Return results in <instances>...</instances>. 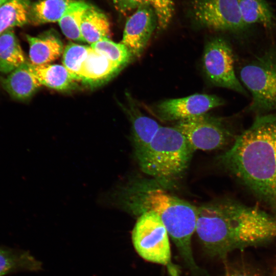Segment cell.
I'll return each instance as SVG.
<instances>
[{
  "mask_svg": "<svg viewBox=\"0 0 276 276\" xmlns=\"http://www.w3.org/2000/svg\"><path fill=\"white\" fill-rule=\"evenodd\" d=\"M195 232L211 256L276 238V216L223 200L197 208Z\"/></svg>",
  "mask_w": 276,
  "mask_h": 276,
  "instance_id": "cell-1",
  "label": "cell"
},
{
  "mask_svg": "<svg viewBox=\"0 0 276 276\" xmlns=\"http://www.w3.org/2000/svg\"><path fill=\"white\" fill-rule=\"evenodd\" d=\"M219 158L276 215L275 113L257 116Z\"/></svg>",
  "mask_w": 276,
  "mask_h": 276,
  "instance_id": "cell-2",
  "label": "cell"
},
{
  "mask_svg": "<svg viewBox=\"0 0 276 276\" xmlns=\"http://www.w3.org/2000/svg\"><path fill=\"white\" fill-rule=\"evenodd\" d=\"M164 186L154 179L132 181L117 189L111 198L117 206L133 215L139 216L149 211L157 214L185 261L196 270L191 240L197 208L169 193Z\"/></svg>",
  "mask_w": 276,
  "mask_h": 276,
  "instance_id": "cell-3",
  "label": "cell"
},
{
  "mask_svg": "<svg viewBox=\"0 0 276 276\" xmlns=\"http://www.w3.org/2000/svg\"><path fill=\"white\" fill-rule=\"evenodd\" d=\"M194 152L177 128L160 126L147 149L136 158L144 173L166 186L183 174Z\"/></svg>",
  "mask_w": 276,
  "mask_h": 276,
  "instance_id": "cell-4",
  "label": "cell"
},
{
  "mask_svg": "<svg viewBox=\"0 0 276 276\" xmlns=\"http://www.w3.org/2000/svg\"><path fill=\"white\" fill-rule=\"evenodd\" d=\"M239 78L251 95L248 111L257 116L276 111V47H270L243 65Z\"/></svg>",
  "mask_w": 276,
  "mask_h": 276,
  "instance_id": "cell-5",
  "label": "cell"
},
{
  "mask_svg": "<svg viewBox=\"0 0 276 276\" xmlns=\"http://www.w3.org/2000/svg\"><path fill=\"white\" fill-rule=\"evenodd\" d=\"M167 230L154 212L139 216L132 232V241L137 253L144 260L170 267L171 248Z\"/></svg>",
  "mask_w": 276,
  "mask_h": 276,
  "instance_id": "cell-6",
  "label": "cell"
},
{
  "mask_svg": "<svg viewBox=\"0 0 276 276\" xmlns=\"http://www.w3.org/2000/svg\"><path fill=\"white\" fill-rule=\"evenodd\" d=\"M203 64L207 77L214 85L248 95L235 74L233 50L225 40L217 37L207 43Z\"/></svg>",
  "mask_w": 276,
  "mask_h": 276,
  "instance_id": "cell-7",
  "label": "cell"
},
{
  "mask_svg": "<svg viewBox=\"0 0 276 276\" xmlns=\"http://www.w3.org/2000/svg\"><path fill=\"white\" fill-rule=\"evenodd\" d=\"M174 127L183 134L194 151L220 148L232 137L222 119L206 113L177 121Z\"/></svg>",
  "mask_w": 276,
  "mask_h": 276,
  "instance_id": "cell-8",
  "label": "cell"
},
{
  "mask_svg": "<svg viewBox=\"0 0 276 276\" xmlns=\"http://www.w3.org/2000/svg\"><path fill=\"white\" fill-rule=\"evenodd\" d=\"M191 13L198 24L212 29L240 32L247 28L237 0H193Z\"/></svg>",
  "mask_w": 276,
  "mask_h": 276,
  "instance_id": "cell-9",
  "label": "cell"
},
{
  "mask_svg": "<svg viewBox=\"0 0 276 276\" xmlns=\"http://www.w3.org/2000/svg\"><path fill=\"white\" fill-rule=\"evenodd\" d=\"M223 104V100L217 96L196 94L161 101L154 106L153 112L161 120L179 121L205 114Z\"/></svg>",
  "mask_w": 276,
  "mask_h": 276,
  "instance_id": "cell-10",
  "label": "cell"
},
{
  "mask_svg": "<svg viewBox=\"0 0 276 276\" xmlns=\"http://www.w3.org/2000/svg\"><path fill=\"white\" fill-rule=\"evenodd\" d=\"M157 27L153 8L149 5L140 6L127 20L121 43L128 49L132 57H140Z\"/></svg>",
  "mask_w": 276,
  "mask_h": 276,
  "instance_id": "cell-11",
  "label": "cell"
},
{
  "mask_svg": "<svg viewBox=\"0 0 276 276\" xmlns=\"http://www.w3.org/2000/svg\"><path fill=\"white\" fill-rule=\"evenodd\" d=\"M122 68L90 46L80 67V81L90 86H97L111 79Z\"/></svg>",
  "mask_w": 276,
  "mask_h": 276,
  "instance_id": "cell-12",
  "label": "cell"
},
{
  "mask_svg": "<svg viewBox=\"0 0 276 276\" xmlns=\"http://www.w3.org/2000/svg\"><path fill=\"white\" fill-rule=\"evenodd\" d=\"M0 82L13 99L21 101L30 99L41 86L32 71L31 63L26 61L7 77H1Z\"/></svg>",
  "mask_w": 276,
  "mask_h": 276,
  "instance_id": "cell-13",
  "label": "cell"
},
{
  "mask_svg": "<svg viewBox=\"0 0 276 276\" xmlns=\"http://www.w3.org/2000/svg\"><path fill=\"white\" fill-rule=\"evenodd\" d=\"M26 36L29 44L30 63L33 65L49 64L62 54V41L54 31H48L37 37Z\"/></svg>",
  "mask_w": 276,
  "mask_h": 276,
  "instance_id": "cell-14",
  "label": "cell"
},
{
  "mask_svg": "<svg viewBox=\"0 0 276 276\" xmlns=\"http://www.w3.org/2000/svg\"><path fill=\"white\" fill-rule=\"evenodd\" d=\"M129 104L127 112L131 122L132 137L136 158L147 149L160 126L154 119L142 113L133 104Z\"/></svg>",
  "mask_w": 276,
  "mask_h": 276,
  "instance_id": "cell-15",
  "label": "cell"
},
{
  "mask_svg": "<svg viewBox=\"0 0 276 276\" xmlns=\"http://www.w3.org/2000/svg\"><path fill=\"white\" fill-rule=\"evenodd\" d=\"M31 68L41 85L56 90L71 89L78 81L63 65H34L31 63Z\"/></svg>",
  "mask_w": 276,
  "mask_h": 276,
  "instance_id": "cell-16",
  "label": "cell"
},
{
  "mask_svg": "<svg viewBox=\"0 0 276 276\" xmlns=\"http://www.w3.org/2000/svg\"><path fill=\"white\" fill-rule=\"evenodd\" d=\"M110 25L106 15L91 5L82 18L80 32L83 41L91 44L110 35Z\"/></svg>",
  "mask_w": 276,
  "mask_h": 276,
  "instance_id": "cell-17",
  "label": "cell"
},
{
  "mask_svg": "<svg viewBox=\"0 0 276 276\" xmlns=\"http://www.w3.org/2000/svg\"><path fill=\"white\" fill-rule=\"evenodd\" d=\"M116 9L125 13L143 5L151 6L155 11L158 30L167 28L171 22L174 10L173 0H112Z\"/></svg>",
  "mask_w": 276,
  "mask_h": 276,
  "instance_id": "cell-18",
  "label": "cell"
},
{
  "mask_svg": "<svg viewBox=\"0 0 276 276\" xmlns=\"http://www.w3.org/2000/svg\"><path fill=\"white\" fill-rule=\"evenodd\" d=\"M26 62L25 55L13 28L0 35V72L9 74Z\"/></svg>",
  "mask_w": 276,
  "mask_h": 276,
  "instance_id": "cell-19",
  "label": "cell"
},
{
  "mask_svg": "<svg viewBox=\"0 0 276 276\" xmlns=\"http://www.w3.org/2000/svg\"><path fill=\"white\" fill-rule=\"evenodd\" d=\"M78 0H41L31 6L28 22L34 25L58 21L69 5Z\"/></svg>",
  "mask_w": 276,
  "mask_h": 276,
  "instance_id": "cell-20",
  "label": "cell"
},
{
  "mask_svg": "<svg viewBox=\"0 0 276 276\" xmlns=\"http://www.w3.org/2000/svg\"><path fill=\"white\" fill-rule=\"evenodd\" d=\"M242 20L248 27L258 24L271 29L275 17L270 6L265 0H237Z\"/></svg>",
  "mask_w": 276,
  "mask_h": 276,
  "instance_id": "cell-21",
  "label": "cell"
},
{
  "mask_svg": "<svg viewBox=\"0 0 276 276\" xmlns=\"http://www.w3.org/2000/svg\"><path fill=\"white\" fill-rule=\"evenodd\" d=\"M29 0H8L0 6V35L9 29L28 22Z\"/></svg>",
  "mask_w": 276,
  "mask_h": 276,
  "instance_id": "cell-22",
  "label": "cell"
},
{
  "mask_svg": "<svg viewBox=\"0 0 276 276\" xmlns=\"http://www.w3.org/2000/svg\"><path fill=\"white\" fill-rule=\"evenodd\" d=\"M89 5L83 1L72 3L58 21L62 33L68 38L82 41L80 25L82 16Z\"/></svg>",
  "mask_w": 276,
  "mask_h": 276,
  "instance_id": "cell-23",
  "label": "cell"
},
{
  "mask_svg": "<svg viewBox=\"0 0 276 276\" xmlns=\"http://www.w3.org/2000/svg\"><path fill=\"white\" fill-rule=\"evenodd\" d=\"M90 46L122 67H125L133 58L130 52L124 44L121 42H115L108 38L101 39Z\"/></svg>",
  "mask_w": 276,
  "mask_h": 276,
  "instance_id": "cell-24",
  "label": "cell"
},
{
  "mask_svg": "<svg viewBox=\"0 0 276 276\" xmlns=\"http://www.w3.org/2000/svg\"><path fill=\"white\" fill-rule=\"evenodd\" d=\"M90 46L70 42L65 48L62 56L63 65L78 81L82 63L85 58Z\"/></svg>",
  "mask_w": 276,
  "mask_h": 276,
  "instance_id": "cell-25",
  "label": "cell"
},
{
  "mask_svg": "<svg viewBox=\"0 0 276 276\" xmlns=\"http://www.w3.org/2000/svg\"><path fill=\"white\" fill-rule=\"evenodd\" d=\"M16 264L14 256L10 252L0 248V276L7 273Z\"/></svg>",
  "mask_w": 276,
  "mask_h": 276,
  "instance_id": "cell-26",
  "label": "cell"
},
{
  "mask_svg": "<svg viewBox=\"0 0 276 276\" xmlns=\"http://www.w3.org/2000/svg\"><path fill=\"white\" fill-rule=\"evenodd\" d=\"M225 276H257L256 274L244 268H227Z\"/></svg>",
  "mask_w": 276,
  "mask_h": 276,
  "instance_id": "cell-27",
  "label": "cell"
},
{
  "mask_svg": "<svg viewBox=\"0 0 276 276\" xmlns=\"http://www.w3.org/2000/svg\"><path fill=\"white\" fill-rule=\"evenodd\" d=\"M8 0H0V6Z\"/></svg>",
  "mask_w": 276,
  "mask_h": 276,
  "instance_id": "cell-28",
  "label": "cell"
}]
</instances>
